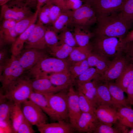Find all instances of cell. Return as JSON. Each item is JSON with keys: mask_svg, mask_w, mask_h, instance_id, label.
<instances>
[{"mask_svg": "<svg viewBox=\"0 0 133 133\" xmlns=\"http://www.w3.org/2000/svg\"><path fill=\"white\" fill-rule=\"evenodd\" d=\"M93 32L96 36L123 38L129 32L132 23L118 12L97 18Z\"/></svg>", "mask_w": 133, "mask_h": 133, "instance_id": "1", "label": "cell"}, {"mask_svg": "<svg viewBox=\"0 0 133 133\" xmlns=\"http://www.w3.org/2000/svg\"><path fill=\"white\" fill-rule=\"evenodd\" d=\"M96 36L93 46L95 52L110 61L125 54L126 44L123 37Z\"/></svg>", "mask_w": 133, "mask_h": 133, "instance_id": "2", "label": "cell"}, {"mask_svg": "<svg viewBox=\"0 0 133 133\" xmlns=\"http://www.w3.org/2000/svg\"><path fill=\"white\" fill-rule=\"evenodd\" d=\"M69 67L68 63L64 59L45 57L29 70L35 78H39L53 73L69 71Z\"/></svg>", "mask_w": 133, "mask_h": 133, "instance_id": "3", "label": "cell"}, {"mask_svg": "<svg viewBox=\"0 0 133 133\" xmlns=\"http://www.w3.org/2000/svg\"><path fill=\"white\" fill-rule=\"evenodd\" d=\"M33 90L30 79L20 77L12 82L5 93L0 95L20 105L29 99Z\"/></svg>", "mask_w": 133, "mask_h": 133, "instance_id": "4", "label": "cell"}, {"mask_svg": "<svg viewBox=\"0 0 133 133\" xmlns=\"http://www.w3.org/2000/svg\"><path fill=\"white\" fill-rule=\"evenodd\" d=\"M67 89L54 94L45 95L54 117V121H69Z\"/></svg>", "mask_w": 133, "mask_h": 133, "instance_id": "5", "label": "cell"}, {"mask_svg": "<svg viewBox=\"0 0 133 133\" xmlns=\"http://www.w3.org/2000/svg\"><path fill=\"white\" fill-rule=\"evenodd\" d=\"M24 70L18 58L12 55L4 65L0 74V93L3 94L12 82L21 77Z\"/></svg>", "mask_w": 133, "mask_h": 133, "instance_id": "6", "label": "cell"}, {"mask_svg": "<svg viewBox=\"0 0 133 133\" xmlns=\"http://www.w3.org/2000/svg\"><path fill=\"white\" fill-rule=\"evenodd\" d=\"M1 19L18 21L33 13L26 2L12 0L1 6Z\"/></svg>", "mask_w": 133, "mask_h": 133, "instance_id": "7", "label": "cell"}, {"mask_svg": "<svg viewBox=\"0 0 133 133\" xmlns=\"http://www.w3.org/2000/svg\"><path fill=\"white\" fill-rule=\"evenodd\" d=\"M71 16V24L87 30L96 23L97 20L96 13L92 7L85 4L77 9L72 11Z\"/></svg>", "mask_w": 133, "mask_h": 133, "instance_id": "8", "label": "cell"}, {"mask_svg": "<svg viewBox=\"0 0 133 133\" xmlns=\"http://www.w3.org/2000/svg\"><path fill=\"white\" fill-rule=\"evenodd\" d=\"M24 117L32 125L37 127L48 123L46 114L38 106L30 100H27L20 105Z\"/></svg>", "mask_w": 133, "mask_h": 133, "instance_id": "9", "label": "cell"}, {"mask_svg": "<svg viewBox=\"0 0 133 133\" xmlns=\"http://www.w3.org/2000/svg\"><path fill=\"white\" fill-rule=\"evenodd\" d=\"M126 0H99L91 6L97 18L106 17L119 12Z\"/></svg>", "mask_w": 133, "mask_h": 133, "instance_id": "10", "label": "cell"}, {"mask_svg": "<svg viewBox=\"0 0 133 133\" xmlns=\"http://www.w3.org/2000/svg\"><path fill=\"white\" fill-rule=\"evenodd\" d=\"M130 63L125 54L114 59L111 61L108 67L103 73L102 79L107 81L116 80Z\"/></svg>", "mask_w": 133, "mask_h": 133, "instance_id": "11", "label": "cell"}, {"mask_svg": "<svg viewBox=\"0 0 133 133\" xmlns=\"http://www.w3.org/2000/svg\"><path fill=\"white\" fill-rule=\"evenodd\" d=\"M68 109L69 122L74 129H75L78 120L82 112L79 102L78 91L70 86L67 94Z\"/></svg>", "mask_w": 133, "mask_h": 133, "instance_id": "12", "label": "cell"}, {"mask_svg": "<svg viewBox=\"0 0 133 133\" xmlns=\"http://www.w3.org/2000/svg\"><path fill=\"white\" fill-rule=\"evenodd\" d=\"M46 29L44 25L38 22L25 42V48L44 49L47 45L45 38Z\"/></svg>", "mask_w": 133, "mask_h": 133, "instance_id": "13", "label": "cell"}, {"mask_svg": "<svg viewBox=\"0 0 133 133\" xmlns=\"http://www.w3.org/2000/svg\"><path fill=\"white\" fill-rule=\"evenodd\" d=\"M31 86L34 90L41 93L44 95L54 94L64 89H68L67 86H58L52 84L46 77L35 78L30 80Z\"/></svg>", "mask_w": 133, "mask_h": 133, "instance_id": "14", "label": "cell"}, {"mask_svg": "<svg viewBox=\"0 0 133 133\" xmlns=\"http://www.w3.org/2000/svg\"><path fill=\"white\" fill-rule=\"evenodd\" d=\"M41 50L34 49H27L21 54L18 58L24 70H30L45 57Z\"/></svg>", "mask_w": 133, "mask_h": 133, "instance_id": "15", "label": "cell"}, {"mask_svg": "<svg viewBox=\"0 0 133 133\" xmlns=\"http://www.w3.org/2000/svg\"><path fill=\"white\" fill-rule=\"evenodd\" d=\"M95 113L100 122L111 127L118 121L116 109L109 105H100L96 108Z\"/></svg>", "mask_w": 133, "mask_h": 133, "instance_id": "16", "label": "cell"}, {"mask_svg": "<svg viewBox=\"0 0 133 133\" xmlns=\"http://www.w3.org/2000/svg\"><path fill=\"white\" fill-rule=\"evenodd\" d=\"M99 122L95 114L82 113L77 122L76 130L80 132L93 133Z\"/></svg>", "mask_w": 133, "mask_h": 133, "instance_id": "17", "label": "cell"}, {"mask_svg": "<svg viewBox=\"0 0 133 133\" xmlns=\"http://www.w3.org/2000/svg\"><path fill=\"white\" fill-rule=\"evenodd\" d=\"M16 21L11 19L3 20L0 26V45L4 43L13 44L17 36L15 26Z\"/></svg>", "mask_w": 133, "mask_h": 133, "instance_id": "18", "label": "cell"}, {"mask_svg": "<svg viewBox=\"0 0 133 133\" xmlns=\"http://www.w3.org/2000/svg\"><path fill=\"white\" fill-rule=\"evenodd\" d=\"M56 122L46 123L37 127L41 133H71L74 129L69 122L64 120Z\"/></svg>", "mask_w": 133, "mask_h": 133, "instance_id": "19", "label": "cell"}, {"mask_svg": "<svg viewBox=\"0 0 133 133\" xmlns=\"http://www.w3.org/2000/svg\"><path fill=\"white\" fill-rule=\"evenodd\" d=\"M107 83L113 106L116 109L120 106H130L127 102V99L125 97L123 90L112 81H107Z\"/></svg>", "mask_w": 133, "mask_h": 133, "instance_id": "20", "label": "cell"}, {"mask_svg": "<svg viewBox=\"0 0 133 133\" xmlns=\"http://www.w3.org/2000/svg\"><path fill=\"white\" fill-rule=\"evenodd\" d=\"M100 78L92 81L77 84L78 90L88 97L93 102L96 108L100 105L97 95V86Z\"/></svg>", "mask_w": 133, "mask_h": 133, "instance_id": "21", "label": "cell"}, {"mask_svg": "<svg viewBox=\"0 0 133 133\" xmlns=\"http://www.w3.org/2000/svg\"><path fill=\"white\" fill-rule=\"evenodd\" d=\"M46 77L49 79L53 84L58 86H69L75 80L69 71L51 73Z\"/></svg>", "mask_w": 133, "mask_h": 133, "instance_id": "22", "label": "cell"}, {"mask_svg": "<svg viewBox=\"0 0 133 133\" xmlns=\"http://www.w3.org/2000/svg\"><path fill=\"white\" fill-rule=\"evenodd\" d=\"M29 99L39 107L51 119L54 121L53 113L48 101L44 94L33 90Z\"/></svg>", "mask_w": 133, "mask_h": 133, "instance_id": "23", "label": "cell"}, {"mask_svg": "<svg viewBox=\"0 0 133 133\" xmlns=\"http://www.w3.org/2000/svg\"><path fill=\"white\" fill-rule=\"evenodd\" d=\"M90 67H95L103 73L107 70L111 61L95 52H91L87 58Z\"/></svg>", "mask_w": 133, "mask_h": 133, "instance_id": "24", "label": "cell"}, {"mask_svg": "<svg viewBox=\"0 0 133 133\" xmlns=\"http://www.w3.org/2000/svg\"><path fill=\"white\" fill-rule=\"evenodd\" d=\"M118 120L123 125L133 128V109L131 106H120L116 109Z\"/></svg>", "mask_w": 133, "mask_h": 133, "instance_id": "25", "label": "cell"}, {"mask_svg": "<svg viewBox=\"0 0 133 133\" xmlns=\"http://www.w3.org/2000/svg\"><path fill=\"white\" fill-rule=\"evenodd\" d=\"M97 92L100 105L104 104L113 106L107 81L102 79L99 81L97 84Z\"/></svg>", "mask_w": 133, "mask_h": 133, "instance_id": "26", "label": "cell"}, {"mask_svg": "<svg viewBox=\"0 0 133 133\" xmlns=\"http://www.w3.org/2000/svg\"><path fill=\"white\" fill-rule=\"evenodd\" d=\"M36 24L35 23L31 25L17 38L12 44L11 49L12 55L17 57L21 53L24 44L33 31Z\"/></svg>", "mask_w": 133, "mask_h": 133, "instance_id": "27", "label": "cell"}, {"mask_svg": "<svg viewBox=\"0 0 133 133\" xmlns=\"http://www.w3.org/2000/svg\"><path fill=\"white\" fill-rule=\"evenodd\" d=\"M74 27L73 34L77 45L82 47L90 45L89 41L94 35V33L79 27Z\"/></svg>", "mask_w": 133, "mask_h": 133, "instance_id": "28", "label": "cell"}, {"mask_svg": "<svg viewBox=\"0 0 133 133\" xmlns=\"http://www.w3.org/2000/svg\"><path fill=\"white\" fill-rule=\"evenodd\" d=\"M133 80V64L130 63L114 82L125 93L128 86Z\"/></svg>", "mask_w": 133, "mask_h": 133, "instance_id": "29", "label": "cell"}, {"mask_svg": "<svg viewBox=\"0 0 133 133\" xmlns=\"http://www.w3.org/2000/svg\"><path fill=\"white\" fill-rule=\"evenodd\" d=\"M71 12L69 9L63 10L52 24V29L57 33L60 32L67 25L72 24Z\"/></svg>", "mask_w": 133, "mask_h": 133, "instance_id": "30", "label": "cell"}, {"mask_svg": "<svg viewBox=\"0 0 133 133\" xmlns=\"http://www.w3.org/2000/svg\"><path fill=\"white\" fill-rule=\"evenodd\" d=\"M49 47L50 53L57 58L64 59L69 56L74 48L59 41L56 44Z\"/></svg>", "mask_w": 133, "mask_h": 133, "instance_id": "31", "label": "cell"}, {"mask_svg": "<svg viewBox=\"0 0 133 133\" xmlns=\"http://www.w3.org/2000/svg\"><path fill=\"white\" fill-rule=\"evenodd\" d=\"M92 47L88 46L74 47L69 56V60L75 62L87 59L89 54L91 52Z\"/></svg>", "mask_w": 133, "mask_h": 133, "instance_id": "32", "label": "cell"}, {"mask_svg": "<svg viewBox=\"0 0 133 133\" xmlns=\"http://www.w3.org/2000/svg\"><path fill=\"white\" fill-rule=\"evenodd\" d=\"M39 10L36 9L32 15L16 22L15 29L17 35L23 33L31 25L35 24L38 17Z\"/></svg>", "mask_w": 133, "mask_h": 133, "instance_id": "33", "label": "cell"}, {"mask_svg": "<svg viewBox=\"0 0 133 133\" xmlns=\"http://www.w3.org/2000/svg\"><path fill=\"white\" fill-rule=\"evenodd\" d=\"M15 103L0 95V121L11 120V114Z\"/></svg>", "mask_w": 133, "mask_h": 133, "instance_id": "34", "label": "cell"}, {"mask_svg": "<svg viewBox=\"0 0 133 133\" xmlns=\"http://www.w3.org/2000/svg\"><path fill=\"white\" fill-rule=\"evenodd\" d=\"M102 73L98 69L90 67L76 79L77 84L90 82L101 77Z\"/></svg>", "mask_w": 133, "mask_h": 133, "instance_id": "35", "label": "cell"}, {"mask_svg": "<svg viewBox=\"0 0 133 133\" xmlns=\"http://www.w3.org/2000/svg\"><path fill=\"white\" fill-rule=\"evenodd\" d=\"M24 117L20 105L15 103L10 116V119L14 133H17L19 127Z\"/></svg>", "mask_w": 133, "mask_h": 133, "instance_id": "36", "label": "cell"}, {"mask_svg": "<svg viewBox=\"0 0 133 133\" xmlns=\"http://www.w3.org/2000/svg\"><path fill=\"white\" fill-rule=\"evenodd\" d=\"M78 91L79 104L82 112L95 114L96 107L93 102L82 92Z\"/></svg>", "mask_w": 133, "mask_h": 133, "instance_id": "37", "label": "cell"}, {"mask_svg": "<svg viewBox=\"0 0 133 133\" xmlns=\"http://www.w3.org/2000/svg\"><path fill=\"white\" fill-rule=\"evenodd\" d=\"M74 63L69 67V71L75 80L90 67L87 59Z\"/></svg>", "mask_w": 133, "mask_h": 133, "instance_id": "38", "label": "cell"}, {"mask_svg": "<svg viewBox=\"0 0 133 133\" xmlns=\"http://www.w3.org/2000/svg\"><path fill=\"white\" fill-rule=\"evenodd\" d=\"M119 13L126 20L133 22V0H126L120 9Z\"/></svg>", "mask_w": 133, "mask_h": 133, "instance_id": "39", "label": "cell"}, {"mask_svg": "<svg viewBox=\"0 0 133 133\" xmlns=\"http://www.w3.org/2000/svg\"><path fill=\"white\" fill-rule=\"evenodd\" d=\"M58 36L59 41L73 47L77 45L73 33L66 27L60 32Z\"/></svg>", "mask_w": 133, "mask_h": 133, "instance_id": "40", "label": "cell"}, {"mask_svg": "<svg viewBox=\"0 0 133 133\" xmlns=\"http://www.w3.org/2000/svg\"><path fill=\"white\" fill-rule=\"evenodd\" d=\"M38 17V22L44 25L51 23L50 8L48 4H45L41 8L39 11Z\"/></svg>", "mask_w": 133, "mask_h": 133, "instance_id": "41", "label": "cell"}, {"mask_svg": "<svg viewBox=\"0 0 133 133\" xmlns=\"http://www.w3.org/2000/svg\"><path fill=\"white\" fill-rule=\"evenodd\" d=\"M93 133H120L122 132L118 126L111 127L100 121Z\"/></svg>", "mask_w": 133, "mask_h": 133, "instance_id": "42", "label": "cell"}, {"mask_svg": "<svg viewBox=\"0 0 133 133\" xmlns=\"http://www.w3.org/2000/svg\"><path fill=\"white\" fill-rule=\"evenodd\" d=\"M57 33L53 29L50 28H46L45 34V41L49 46L57 44L59 41Z\"/></svg>", "mask_w": 133, "mask_h": 133, "instance_id": "43", "label": "cell"}, {"mask_svg": "<svg viewBox=\"0 0 133 133\" xmlns=\"http://www.w3.org/2000/svg\"><path fill=\"white\" fill-rule=\"evenodd\" d=\"M46 4H48L49 6L51 23L52 24L63 10L60 7L53 3Z\"/></svg>", "mask_w": 133, "mask_h": 133, "instance_id": "44", "label": "cell"}, {"mask_svg": "<svg viewBox=\"0 0 133 133\" xmlns=\"http://www.w3.org/2000/svg\"><path fill=\"white\" fill-rule=\"evenodd\" d=\"M32 124L24 117L19 126L17 133H34L35 131L33 128Z\"/></svg>", "mask_w": 133, "mask_h": 133, "instance_id": "45", "label": "cell"}, {"mask_svg": "<svg viewBox=\"0 0 133 133\" xmlns=\"http://www.w3.org/2000/svg\"><path fill=\"white\" fill-rule=\"evenodd\" d=\"M65 4L67 9L72 11L78 9L83 4L82 0H65Z\"/></svg>", "mask_w": 133, "mask_h": 133, "instance_id": "46", "label": "cell"}, {"mask_svg": "<svg viewBox=\"0 0 133 133\" xmlns=\"http://www.w3.org/2000/svg\"><path fill=\"white\" fill-rule=\"evenodd\" d=\"M0 133H14L11 120L0 121Z\"/></svg>", "mask_w": 133, "mask_h": 133, "instance_id": "47", "label": "cell"}, {"mask_svg": "<svg viewBox=\"0 0 133 133\" xmlns=\"http://www.w3.org/2000/svg\"><path fill=\"white\" fill-rule=\"evenodd\" d=\"M127 95V99L129 104L133 106V80L127 88L126 93Z\"/></svg>", "mask_w": 133, "mask_h": 133, "instance_id": "48", "label": "cell"}, {"mask_svg": "<svg viewBox=\"0 0 133 133\" xmlns=\"http://www.w3.org/2000/svg\"><path fill=\"white\" fill-rule=\"evenodd\" d=\"M125 55L130 63L133 64V43L126 44Z\"/></svg>", "mask_w": 133, "mask_h": 133, "instance_id": "49", "label": "cell"}, {"mask_svg": "<svg viewBox=\"0 0 133 133\" xmlns=\"http://www.w3.org/2000/svg\"><path fill=\"white\" fill-rule=\"evenodd\" d=\"M123 40L126 44L133 43V30L128 33L123 38Z\"/></svg>", "mask_w": 133, "mask_h": 133, "instance_id": "50", "label": "cell"}, {"mask_svg": "<svg viewBox=\"0 0 133 133\" xmlns=\"http://www.w3.org/2000/svg\"><path fill=\"white\" fill-rule=\"evenodd\" d=\"M65 0H52L53 3L60 7L62 10H66L68 9L66 7L65 4Z\"/></svg>", "mask_w": 133, "mask_h": 133, "instance_id": "51", "label": "cell"}, {"mask_svg": "<svg viewBox=\"0 0 133 133\" xmlns=\"http://www.w3.org/2000/svg\"><path fill=\"white\" fill-rule=\"evenodd\" d=\"M36 9L39 10L45 4L49 3H53L52 0H36Z\"/></svg>", "mask_w": 133, "mask_h": 133, "instance_id": "52", "label": "cell"}, {"mask_svg": "<svg viewBox=\"0 0 133 133\" xmlns=\"http://www.w3.org/2000/svg\"><path fill=\"white\" fill-rule=\"evenodd\" d=\"M6 52L5 50H1L0 52V68H2L4 65V63L5 61L6 56Z\"/></svg>", "mask_w": 133, "mask_h": 133, "instance_id": "53", "label": "cell"}, {"mask_svg": "<svg viewBox=\"0 0 133 133\" xmlns=\"http://www.w3.org/2000/svg\"><path fill=\"white\" fill-rule=\"evenodd\" d=\"M26 3L31 8L36 6V0H26Z\"/></svg>", "mask_w": 133, "mask_h": 133, "instance_id": "54", "label": "cell"}, {"mask_svg": "<svg viewBox=\"0 0 133 133\" xmlns=\"http://www.w3.org/2000/svg\"><path fill=\"white\" fill-rule=\"evenodd\" d=\"M84 4H87L91 7L99 0H82Z\"/></svg>", "mask_w": 133, "mask_h": 133, "instance_id": "55", "label": "cell"}, {"mask_svg": "<svg viewBox=\"0 0 133 133\" xmlns=\"http://www.w3.org/2000/svg\"><path fill=\"white\" fill-rule=\"evenodd\" d=\"M8 0H0V5L1 6L8 2Z\"/></svg>", "mask_w": 133, "mask_h": 133, "instance_id": "56", "label": "cell"}, {"mask_svg": "<svg viewBox=\"0 0 133 133\" xmlns=\"http://www.w3.org/2000/svg\"><path fill=\"white\" fill-rule=\"evenodd\" d=\"M12 0H16L19 1H23L26 2V0H8L9 2Z\"/></svg>", "mask_w": 133, "mask_h": 133, "instance_id": "57", "label": "cell"}, {"mask_svg": "<svg viewBox=\"0 0 133 133\" xmlns=\"http://www.w3.org/2000/svg\"><path fill=\"white\" fill-rule=\"evenodd\" d=\"M128 133H133V128H132L131 129L128 131Z\"/></svg>", "mask_w": 133, "mask_h": 133, "instance_id": "58", "label": "cell"}]
</instances>
